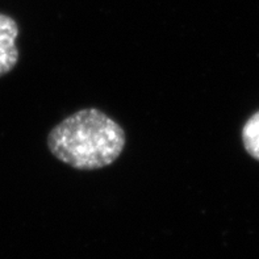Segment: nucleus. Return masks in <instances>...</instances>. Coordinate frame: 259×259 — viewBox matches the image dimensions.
I'll list each match as a JSON object with an SVG mask.
<instances>
[{
  "mask_svg": "<svg viewBox=\"0 0 259 259\" xmlns=\"http://www.w3.org/2000/svg\"><path fill=\"white\" fill-rule=\"evenodd\" d=\"M125 142V132L120 124L96 108L72 113L48 136L50 153L76 170L107 167L121 155Z\"/></svg>",
  "mask_w": 259,
  "mask_h": 259,
  "instance_id": "f257e3e1",
  "label": "nucleus"
},
{
  "mask_svg": "<svg viewBox=\"0 0 259 259\" xmlns=\"http://www.w3.org/2000/svg\"><path fill=\"white\" fill-rule=\"evenodd\" d=\"M19 25L11 16L0 13V78L12 71L19 62Z\"/></svg>",
  "mask_w": 259,
  "mask_h": 259,
  "instance_id": "f03ea898",
  "label": "nucleus"
},
{
  "mask_svg": "<svg viewBox=\"0 0 259 259\" xmlns=\"http://www.w3.org/2000/svg\"><path fill=\"white\" fill-rule=\"evenodd\" d=\"M242 142L247 153L259 161V111L243 125Z\"/></svg>",
  "mask_w": 259,
  "mask_h": 259,
  "instance_id": "7ed1b4c3",
  "label": "nucleus"
}]
</instances>
